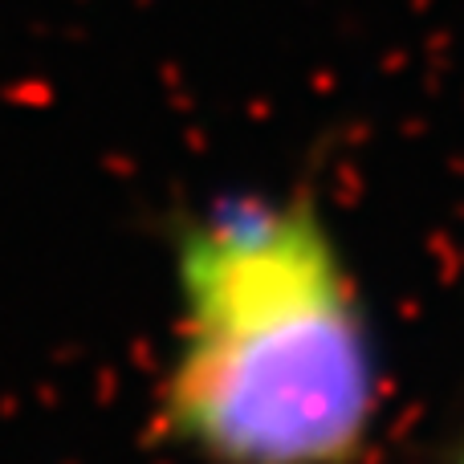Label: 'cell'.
<instances>
[{
	"label": "cell",
	"instance_id": "7a4b0ae2",
	"mask_svg": "<svg viewBox=\"0 0 464 464\" xmlns=\"http://www.w3.org/2000/svg\"><path fill=\"white\" fill-rule=\"evenodd\" d=\"M457 464H464V449H460V457H457Z\"/></svg>",
	"mask_w": 464,
	"mask_h": 464
},
{
	"label": "cell",
	"instance_id": "6da1fadb",
	"mask_svg": "<svg viewBox=\"0 0 464 464\" xmlns=\"http://www.w3.org/2000/svg\"><path fill=\"white\" fill-rule=\"evenodd\" d=\"M176 334L155 432L196 464H362L387 367L351 256L310 192L220 196L171 228Z\"/></svg>",
	"mask_w": 464,
	"mask_h": 464
}]
</instances>
